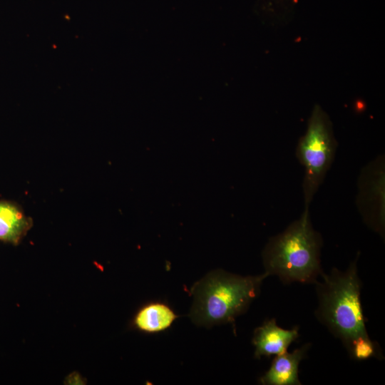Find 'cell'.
<instances>
[{
  "mask_svg": "<svg viewBox=\"0 0 385 385\" xmlns=\"http://www.w3.org/2000/svg\"><path fill=\"white\" fill-rule=\"evenodd\" d=\"M267 277L265 272L241 276L220 269L208 272L190 289L192 304L189 317L196 326L206 328L234 324L257 297Z\"/></svg>",
  "mask_w": 385,
  "mask_h": 385,
  "instance_id": "1",
  "label": "cell"
},
{
  "mask_svg": "<svg viewBox=\"0 0 385 385\" xmlns=\"http://www.w3.org/2000/svg\"><path fill=\"white\" fill-rule=\"evenodd\" d=\"M322 239L312 224L309 210L283 232L271 237L262 253L265 272L284 284H314L323 273L321 267Z\"/></svg>",
  "mask_w": 385,
  "mask_h": 385,
  "instance_id": "2",
  "label": "cell"
},
{
  "mask_svg": "<svg viewBox=\"0 0 385 385\" xmlns=\"http://www.w3.org/2000/svg\"><path fill=\"white\" fill-rule=\"evenodd\" d=\"M359 255L345 271L333 268L322 273L317 281V319L349 351L352 342L359 337H369L361 303V282L358 274Z\"/></svg>",
  "mask_w": 385,
  "mask_h": 385,
  "instance_id": "3",
  "label": "cell"
},
{
  "mask_svg": "<svg viewBox=\"0 0 385 385\" xmlns=\"http://www.w3.org/2000/svg\"><path fill=\"white\" fill-rule=\"evenodd\" d=\"M337 142L327 113L315 105L305 133L296 148V156L305 172L302 183L304 209L309 205L323 183L334 158Z\"/></svg>",
  "mask_w": 385,
  "mask_h": 385,
  "instance_id": "4",
  "label": "cell"
},
{
  "mask_svg": "<svg viewBox=\"0 0 385 385\" xmlns=\"http://www.w3.org/2000/svg\"><path fill=\"white\" fill-rule=\"evenodd\" d=\"M379 155L361 170L356 206L366 225L381 236L385 222V165Z\"/></svg>",
  "mask_w": 385,
  "mask_h": 385,
  "instance_id": "5",
  "label": "cell"
},
{
  "mask_svg": "<svg viewBox=\"0 0 385 385\" xmlns=\"http://www.w3.org/2000/svg\"><path fill=\"white\" fill-rule=\"evenodd\" d=\"M299 337V328L291 329L279 327L275 319L266 320L253 333L252 343L255 347V358L270 357L283 354Z\"/></svg>",
  "mask_w": 385,
  "mask_h": 385,
  "instance_id": "6",
  "label": "cell"
},
{
  "mask_svg": "<svg viewBox=\"0 0 385 385\" xmlns=\"http://www.w3.org/2000/svg\"><path fill=\"white\" fill-rule=\"evenodd\" d=\"M309 347L310 344H306L291 353L287 351L275 356L269 369L260 378L259 382L263 385H301L298 369Z\"/></svg>",
  "mask_w": 385,
  "mask_h": 385,
  "instance_id": "7",
  "label": "cell"
},
{
  "mask_svg": "<svg viewBox=\"0 0 385 385\" xmlns=\"http://www.w3.org/2000/svg\"><path fill=\"white\" fill-rule=\"evenodd\" d=\"M180 316L167 303L152 301L142 306L133 319V326L146 334L168 329Z\"/></svg>",
  "mask_w": 385,
  "mask_h": 385,
  "instance_id": "8",
  "label": "cell"
},
{
  "mask_svg": "<svg viewBox=\"0 0 385 385\" xmlns=\"http://www.w3.org/2000/svg\"><path fill=\"white\" fill-rule=\"evenodd\" d=\"M32 226V219L24 213L19 205L9 200H0V241L17 245Z\"/></svg>",
  "mask_w": 385,
  "mask_h": 385,
  "instance_id": "9",
  "label": "cell"
},
{
  "mask_svg": "<svg viewBox=\"0 0 385 385\" xmlns=\"http://www.w3.org/2000/svg\"><path fill=\"white\" fill-rule=\"evenodd\" d=\"M377 345V343L372 342L369 337H359L352 342L348 352L355 360L378 357L381 353L379 352Z\"/></svg>",
  "mask_w": 385,
  "mask_h": 385,
  "instance_id": "10",
  "label": "cell"
},
{
  "mask_svg": "<svg viewBox=\"0 0 385 385\" xmlns=\"http://www.w3.org/2000/svg\"><path fill=\"white\" fill-rule=\"evenodd\" d=\"M293 0H257L256 8L262 13H284L289 11Z\"/></svg>",
  "mask_w": 385,
  "mask_h": 385,
  "instance_id": "11",
  "label": "cell"
}]
</instances>
